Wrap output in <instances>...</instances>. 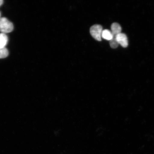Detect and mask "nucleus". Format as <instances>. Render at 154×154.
I'll use <instances>...</instances> for the list:
<instances>
[{"mask_svg":"<svg viewBox=\"0 0 154 154\" xmlns=\"http://www.w3.org/2000/svg\"><path fill=\"white\" fill-rule=\"evenodd\" d=\"M13 29V24L8 19L4 17L0 18V31L5 34L9 33Z\"/></svg>","mask_w":154,"mask_h":154,"instance_id":"f257e3e1","label":"nucleus"},{"mask_svg":"<svg viewBox=\"0 0 154 154\" xmlns=\"http://www.w3.org/2000/svg\"><path fill=\"white\" fill-rule=\"evenodd\" d=\"M103 31V27L101 25L96 24L94 25L90 28V33L95 40L101 41Z\"/></svg>","mask_w":154,"mask_h":154,"instance_id":"f03ea898","label":"nucleus"},{"mask_svg":"<svg viewBox=\"0 0 154 154\" xmlns=\"http://www.w3.org/2000/svg\"><path fill=\"white\" fill-rule=\"evenodd\" d=\"M116 39L119 44L124 48H126L128 46V40L126 34L120 33L116 36Z\"/></svg>","mask_w":154,"mask_h":154,"instance_id":"7ed1b4c3","label":"nucleus"},{"mask_svg":"<svg viewBox=\"0 0 154 154\" xmlns=\"http://www.w3.org/2000/svg\"><path fill=\"white\" fill-rule=\"evenodd\" d=\"M111 29V32L113 36V38H116L117 35L121 33L122 30L120 25L117 23H113L112 24Z\"/></svg>","mask_w":154,"mask_h":154,"instance_id":"20e7f679","label":"nucleus"},{"mask_svg":"<svg viewBox=\"0 0 154 154\" xmlns=\"http://www.w3.org/2000/svg\"><path fill=\"white\" fill-rule=\"evenodd\" d=\"M8 40V37L5 33L0 34V48H5Z\"/></svg>","mask_w":154,"mask_h":154,"instance_id":"39448f33","label":"nucleus"},{"mask_svg":"<svg viewBox=\"0 0 154 154\" xmlns=\"http://www.w3.org/2000/svg\"><path fill=\"white\" fill-rule=\"evenodd\" d=\"M101 37L104 39L110 41L112 39L113 36L110 30L105 29L103 30L102 32Z\"/></svg>","mask_w":154,"mask_h":154,"instance_id":"423d86ee","label":"nucleus"},{"mask_svg":"<svg viewBox=\"0 0 154 154\" xmlns=\"http://www.w3.org/2000/svg\"><path fill=\"white\" fill-rule=\"evenodd\" d=\"M9 55V52L7 48H0V59L7 57Z\"/></svg>","mask_w":154,"mask_h":154,"instance_id":"0eeeda50","label":"nucleus"},{"mask_svg":"<svg viewBox=\"0 0 154 154\" xmlns=\"http://www.w3.org/2000/svg\"><path fill=\"white\" fill-rule=\"evenodd\" d=\"M109 41V45L110 47L113 49H116L118 47L119 44L118 42H117L116 38H113L112 39H111Z\"/></svg>","mask_w":154,"mask_h":154,"instance_id":"6e6552de","label":"nucleus"},{"mask_svg":"<svg viewBox=\"0 0 154 154\" xmlns=\"http://www.w3.org/2000/svg\"><path fill=\"white\" fill-rule=\"evenodd\" d=\"M3 2L2 0H0V6L3 5Z\"/></svg>","mask_w":154,"mask_h":154,"instance_id":"1a4fd4ad","label":"nucleus"},{"mask_svg":"<svg viewBox=\"0 0 154 154\" xmlns=\"http://www.w3.org/2000/svg\"><path fill=\"white\" fill-rule=\"evenodd\" d=\"M1 12H0V18H1Z\"/></svg>","mask_w":154,"mask_h":154,"instance_id":"9d476101","label":"nucleus"}]
</instances>
